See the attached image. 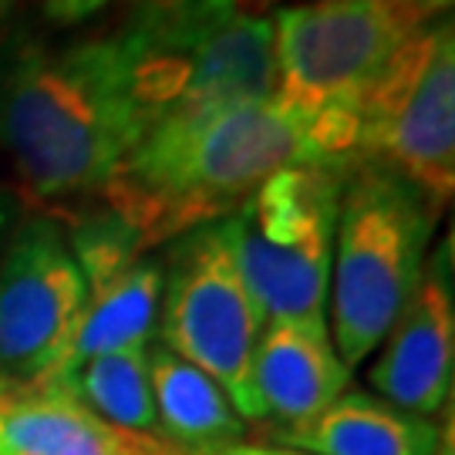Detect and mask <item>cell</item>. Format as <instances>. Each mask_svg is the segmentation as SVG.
Returning a JSON list of instances; mask_svg holds the SVG:
<instances>
[{
    "label": "cell",
    "mask_w": 455,
    "mask_h": 455,
    "mask_svg": "<svg viewBox=\"0 0 455 455\" xmlns=\"http://www.w3.org/2000/svg\"><path fill=\"white\" fill-rule=\"evenodd\" d=\"M442 206L395 169L368 159L347 165L334 229L327 331L355 371L385 341L422 280Z\"/></svg>",
    "instance_id": "3"
},
{
    "label": "cell",
    "mask_w": 455,
    "mask_h": 455,
    "mask_svg": "<svg viewBox=\"0 0 455 455\" xmlns=\"http://www.w3.org/2000/svg\"><path fill=\"white\" fill-rule=\"evenodd\" d=\"M253 388L267 428H293L321 415L351 388V368L341 361L327 324L267 321L253 351Z\"/></svg>",
    "instance_id": "11"
},
{
    "label": "cell",
    "mask_w": 455,
    "mask_h": 455,
    "mask_svg": "<svg viewBox=\"0 0 455 455\" xmlns=\"http://www.w3.org/2000/svg\"><path fill=\"white\" fill-rule=\"evenodd\" d=\"M307 163H324L307 125L270 98L142 135L101 199L152 250L186 229L227 220L263 180Z\"/></svg>",
    "instance_id": "2"
},
{
    "label": "cell",
    "mask_w": 455,
    "mask_h": 455,
    "mask_svg": "<svg viewBox=\"0 0 455 455\" xmlns=\"http://www.w3.org/2000/svg\"><path fill=\"white\" fill-rule=\"evenodd\" d=\"M88 287L61 223L31 216L0 246V378L48 385L65 364Z\"/></svg>",
    "instance_id": "9"
},
{
    "label": "cell",
    "mask_w": 455,
    "mask_h": 455,
    "mask_svg": "<svg viewBox=\"0 0 455 455\" xmlns=\"http://www.w3.org/2000/svg\"><path fill=\"white\" fill-rule=\"evenodd\" d=\"M351 163H307L263 180L229 216L236 263L267 321L327 324L331 257Z\"/></svg>",
    "instance_id": "5"
},
{
    "label": "cell",
    "mask_w": 455,
    "mask_h": 455,
    "mask_svg": "<svg viewBox=\"0 0 455 455\" xmlns=\"http://www.w3.org/2000/svg\"><path fill=\"white\" fill-rule=\"evenodd\" d=\"M65 385L75 398H82L95 415L108 422L152 432L156 435V402H152V374H148V344H129L118 351L95 355L68 374Z\"/></svg>",
    "instance_id": "16"
},
{
    "label": "cell",
    "mask_w": 455,
    "mask_h": 455,
    "mask_svg": "<svg viewBox=\"0 0 455 455\" xmlns=\"http://www.w3.org/2000/svg\"><path fill=\"white\" fill-rule=\"evenodd\" d=\"M0 455H189L95 415L65 385H20L4 419Z\"/></svg>",
    "instance_id": "12"
},
{
    "label": "cell",
    "mask_w": 455,
    "mask_h": 455,
    "mask_svg": "<svg viewBox=\"0 0 455 455\" xmlns=\"http://www.w3.org/2000/svg\"><path fill=\"white\" fill-rule=\"evenodd\" d=\"M105 4H108V0H41L44 14H48L51 20H58V24H78L84 17L98 14Z\"/></svg>",
    "instance_id": "18"
},
{
    "label": "cell",
    "mask_w": 455,
    "mask_h": 455,
    "mask_svg": "<svg viewBox=\"0 0 455 455\" xmlns=\"http://www.w3.org/2000/svg\"><path fill=\"white\" fill-rule=\"evenodd\" d=\"M17 388H20V385L0 378V452H4V419H7V408H11V402H14Z\"/></svg>",
    "instance_id": "22"
},
{
    "label": "cell",
    "mask_w": 455,
    "mask_h": 455,
    "mask_svg": "<svg viewBox=\"0 0 455 455\" xmlns=\"http://www.w3.org/2000/svg\"><path fill=\"white\" fill-rule=\"evenodd\" d=\"M159 297H163V260L148 253L139 263H132L122 276H115L112 283L88 293L78 334L54 381H65L78 364L95 355L118 351L129 344H148L159 321Z\"/></svg>",
    "instance_id": "15"
},
{
    "label": "cell",
    "mask_w": 455,
    "mask_h": 455,
    "mask_svg": "<svg viewBox=\"0 0 455 455\" xmlns=\"http://www.w3.org/2000/svg\"><path fill=\"white\" fill-rule=\"evenodd\" d=\"M276 92L324 163H355L358 101L422 24L398 0H307L274 14Z\"/></svg>",
    "instance_id": "4"
},
{
    "label": "cell",
    "mask_w": 455,
    "mask_h": 455,
    "mask_svg": "<svg viewBox=\"0 0 455 455\" xmlns=\"http://www.w3.org/2000/svg\"><path fill=\"white\" fill-rule=\"evenodd\" d=\"M148 374L159 439L189 455L220 452L246 439L250 425L240 419L227 391L196 364L163 344H148Z\"/></svg>",
    "instance_id": "14"
},
{
    "label": "cell",
    "mask_w": 455,
    "mask_h": 455,
    "mask_svg": "<svg viewBox=\"0 0 455 455\" xmlns=\"http://www.w3.org/2000/svg\"><path fill=\"white\" fill-rule=\"evenodd\" d=\"M229 455H307V452H293V449H283V445H270V442H240V445H229Z\"/></svg>",
    "instance_id": "21"
},
{
    "label": "cell",
    "mask_w": 455,
    "mask_h": 455,
    "mask_svg": "<svg viewBox=\"0 0 455 455\" xmlns=\"http://www.w3.org/2000/svg\"><path fill=\"white\" fill-rule=\"evenodd\" d=\"M129 28L156 37H182L223 24L236 14V0H129Z\"/></svg>",
    "instance_id": "17"
},
{
    "label": "cell",
    "mask_w": 455,
    "mask_h": 455,
    "mask_svg": "<svg viewBox=\"0 0 455 455\" xmlns=\"http://www.w3.org/2000/svg\"><path fill=\"white\" fill-rule=\"evenodd\" d=\"M408 14L415 17L419 24H428V20H439L442 14H449L452 0H398Z\"/></svg>",
    "instance_id": "19"
},
{
    "label": "cell",
    "mask_w": 455,
    "mask_h": 455,
    "mask_svg": "<svg viewBox=\"0 0 455 455\" xmlns=\"http://www.w3.org/2000/svg\"><path fill=\"white\" fill-rule=\"evenodd\" d=\"M7 11H11V0H0V24H4V17H7Z\"/></svg>",
    "instance_id": "23"
},
{
    "label": "cell",
    "mask_w": 455,
    "mask_h": 455,
    "mask_svg": "<svg viewBox=\"0 0 455 455\" xmlns=\"http://www.w3.org/2000/svg\"><path fill=\"white\" fill-rule=\"evenodd\" d=\"M455 378V287L452 240L425 260L422 280L378 344L368 381L391 405L432 419L452 408Z\"/></svg>",
    "instance_id": "10"
},
{
    "label": "cell",
    "mask_w": 455,
    "mask_h": 455,
    "mask_svg": "<svg viewBox=\"0 0 455 455\" xmlns=\"http://www.w3.org/2000/svg\"><path fill=\"white\" fill-rule=\"evenodd\" d=\"M203 455H229V449H220V452H203Z\"/></svg>",
    "instance_id": "24"
},
{
    "label": "cell",
    "mask_w": 455,
    "mask_h": 455,
    "mask_svg": "<svg viewBox=\"0 0 455 455\" xmlns=\"http://www.w3.org/2000/svg\"><path fill=\"white\" fill-rule=\"evenodd\" d=\"M17 227V199L7 189H0V246L7 243L11 229Z\"/></svg>",
    "instance_id": "20"
},
{
    "label": "cell",
    "mask_w": 455,
    "mask_h": 455,
    "mask_svg": "<svg viewBox=\"0 0 455 455\" xmlns=\"http://www.w3.org/2000/svg\"><path fill=\"white\" fill-rule=\"evenodd\" d=\"M355 159L415 182L442 210L455 189V37L452 20H428L391 54L358 101Z\"/></svg>",
    "instance_id": "8"
},
{
    "label": "cell",
    "mask_w": 455,
    "mask_h": 455,
    "mask_svg": "<svg viewBox=\"0 0 455 455\" xmlns=\"http://www.w3.org/2000/svg\"><path fill=\"white\" fill-rule=\"evenodd\" d=\"M439 432L442 422L391 405L371 391L347 388L310 422L267 428V439L307 455H435Z\"/></svg>",
    "instance_id": "13"
},
{
    "label": "cell",
    "mask_w": 455,
    "mask_h": 455,
    "mask_svg": "<svg viewBox=\"0 0 455 455\" xmlns=\"http://www.w3.org/2000/svg\"><path fill=\"white\" fill-rule=\"evenodd\" d=\"M139 142L122 37L0 41V148L37 199L101 196Z\"/></svg>",
    "instance_id": "1"
},
{
    "label": "cell",
    "mask_w": 455,
    "mask_h": 455,
    "mask_svg": "<svg viewBox=\"0 0 455 455\" xmlns=\"http://www.w3.org/2000/svg\"><path fill=\"white\" fill-rule=\"evenodd\" d=\"M129 68L139 139L196 125L210 115L260 105L276 92L270 17L229 14L223 24L182 37L118 31Z\"/></svg>",
    "instance_id": "7"
},
{
    "label": "cell",
    "mask_w": 455,
    "mask_h": 455,
    "mask_svg": "<svg viewBox=\"0 0 455 455\" xmlns=\"http://www.w3.org/2000/svg\"><path fill=\"white\" fill-rule=\"evenodd\" d=\"M159 260V344L210 374L246 425H263V405L253 388L263 314L240 274L229 216L180 233L165 243Z\"/></svg>",
    "instance_id": "6"
}]
</instances>
